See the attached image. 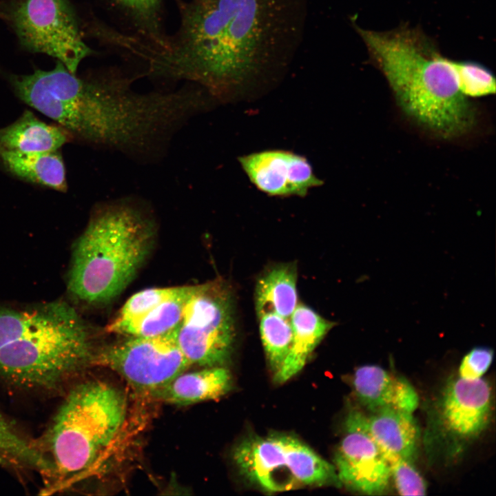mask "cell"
<instances>
[{
	"mask_svg": "<svg viewBox=\"0 0 496 496\" xmlns=\"http://www.w3.org/2000/svg\"><path fill=\"white\" fill-rule=\"evenodd\" d=\"M0 466L31 468L48 475L50 464L40 449L29 441L0 411Z\"/></svg>",
	"mask_w": 496,
	"mask_h": 496,
	"instance_id": "44dd1931",
	"label": "cell"
},
{
	"mask_svg": "<svg viewBox=\"0 0 496 496\" xmlns=\"http://www.w3.org/2000/svg\"><path fill=\"white\" fill-rule=\"evenodd\" d=\"M186 288L187 286L151 288L136 293L126 301L114 320L123 321L138 317L180 294Z\"/></svg>",
	"mask_w": 496,
	"mask_h": 496,
	"instance_id": "cb8c5ba5",
	"label": "cell"
},
{
	"mask_svg": "<svg viewBox=\"0 0 496 496\" xmlns=\"http://www.w3.org/2000/svg\"><path fill=\"white\" fill-rule=\"evenodd\" d=\"M233 459L242 476L269 492L341 485L333 464L289 435L249 437L237 445Z\"/></svg>",
	"mask_w": 496,
	"mask_h": 496,
	"instance_id": "8992f818",
	"label": "cell"
},
{
	"mask_svg": "<svg viewBox=\"0 0 496 496\" xmlns=\"http://www.w3.org/2000/svg\"><path fill=\"white\" fill-rule=\"evenodd\" d=\"M148 28L156 43L163 39L158 32V12L161 0H116Z\"/></svg>",
	"mask_w": 496,
	"mask_h": 496,
	"instance_id": "4316f807",
	"label": "cell"
},
{
	"mask_svg": "<svg viewBox=\"0 0 496 496\" xmlns=\"http://www.w3.org/2000/svg\"><path fill=\"white\" fill-rule=\"evenodd\" d=\"M0 18L24 48L56 58L73 74L92 53L68 0H6L0 3Z\"/></svg>",
	"mask_w": 496,
	"mask_h": 496,
	"instance_id": "ba28073f",
	"label": "cell"
},
{
	"mask_svg": "<svg viewBox=\"0 0 496 496\" xmlns=\"http://www.w3.org/2000/svg\"><path fill=\"white\" fill-rule=\"evenodd\" d=\"M0 161L19 178L61 192L67 190L65 165L58 150L33 153L0 150Z\"/></svg>",
	"mask_w": 496,
	"mask_h": 496,
	"instance_id": "d6986e66",
	"label": "cell"
},
{
	"mask_svg": "<svg viewBox=\"0 0 496 496\" xmlns=\"http://www.w3.org/2000/svg\"><path fill=\"white\" fill-rule=\"evenodd\" d=\"M249 181L269 196L304 197L324 184L304 156L284 149H268L239 156Z\"/></svg>",
	"mask_w": 496,
	"mask_h": 496,
	"instance_id": "7c38bea8",
	"label": "cell"
},
{
	"mask_svg": "<svg viewBox=\"0 0 496 496\" xmlns=\"http://www.w3.org/2000/svg\"><path fill=\"white\" fill-rule=\"evenodd\" d=\"M297 267L292 262L273 265L257 280L255 305L258 317L274 313L290 319L298 305Z\"/></svg>",
	"mask_w": 496,
	"mask_h": 496,
	"instance_id": "ac0fdd59",
	"label": "cell"
},
{
	"mask_svg": "<svg viewBox=\"0 0 496 496\" xmlns=\"http://www.w3.org/2000/svg\"><path fill=\"white\" fill-rule=\"evenodd\" d=\"M353 386L360 403L371 412L393 409L413 413L418 406L419 396L413 385L378 365L359 366Z\"/></svg>",
	"mask_w": 496,
	"mask_h": 496,
	"instance_id": "4fadbf2b",
	"label": "cell"
},
{
	"mask_svg": "<svg viewBox=\"0 0 496 496\" xmlns=\"http://www.w3.org/2000/svg\"><path fill=\"white\" fill-rule=\"evenodd\" d=\"M96 351L87 325L65 301L0 305V378L12 386L60 391L93 364Z\"/></svg>",
	"mask_w": 496,
	"mask_h": 496,
	"instance_id": "3957f363",
	"label": "cell"
},
{
	"mask_svg": "<svg viewBox=\"0 0 496 496\" xmlns=\"http://www.w3.org/2000/svg\"><path fill=\"white\" fill-rule=\"evenodd\" d=\"M258 318L262 342L274 374L281 367L291 348L293 329L290 319L274 313H265Z\"/></svg>",
	"mask_w": 496,
	"mask_h": 496,
	"instance_id": "7402d4cb",
	"label": "cell"
},
{
	"mask_svg": "<svg viewBox=\"0 0 496 496\" xmlns=\"http://www.w3.org/2000/svg\"><path fill=\"white\" fill-rule=\"evenodd\" d=\"M176 338L191 365L223 366L229 360L236 324L232 292L226 282L196 286L186 302Z\"/></svg>",
	"mask_w": 496,
	"mask_h": 496,
	"instance_id": "52a82bcc",
	"label": "cell"
},
{
	"mask_svg": "<svg viewBox=\"0 0 496 496\" xmlns=\"http://www.w3.org/2000/svg\"><path fill=\"white\" fill-rule=\"evenodd\" d=\"M402 110L446 139L470 132L475 114L460 91L452 59L420 28L408 24L387 31L365 30L351 20Z\"/></svg>",
	"mask_w": 496,
	"mask_h": 496,
	"instance_id": "7a4b0ae2",
	"label": "cell"
},
{
	"mask_svg": "<svg viewBox=\"0 0 496 496\" xmlns=\"http://www.w3.org/2000/svg\"><path fill=\"white\" fill-rule=\"evenodd\" d=\"M290 322L293 329L291 348L274 373V381L279 384L287 382L303 368L315 348L335 325L303 304L297 305Z\"/></svg>",
	"mask_w": 496,
	"mask_h": 496,
	"instance_id": "2e32d148",
	"label": "cell"
},
{
	"mask_svg": "<svg viewBox=\"0 0 496 496\" xmlns=\"http://www.w3.org/2000/svg\"><path fill=\"white\" fill-rule=\"evenodd\" d=\"M494 352L486 347H476L462 358L459 367V377L466 380L482 378L492 364Z\"/></svg>",
	"mask_w": 496,
	"mask_h": 496,
	"instance_id": "484cf974",
	"label": "cell"
},
{
	"mask_svg": "<svg viewBox=\"0 0 496 496\" xmlns=\"http://www.w3.org/2000/svg\"><path fill=\"white\" fill-rule=\"evenodd\" d=\"M413 460L404 458H393L387 461L391 478L401 495H424L426 494V483L412 463Z\"/></svg>",
	"mask_w": 496,
	"mask_h": 496,
	"instance_id": "d4e9b609",
	"label": "cell"
},
{
	"mask_svg": "<svg viewBox=\"0 0 496 496\" xmlns=\"http://www.w3.org/2000/svg\"><path fill=\"white\" fill-rule=\"evenodd\" d=\"M459 88L466 97H482L495 93V79L485 65L474 61H454Z\"/></svg>",
	"mask_w": 496,
	"mask_h": 496,
	"instance_id": "603a6c76",
	"label": "cell"
},
{
	"mask_svg": "<svg viewBox=\"0 0 496 496\" xmlns=\"http://www.w3.org/2000/svg\"><path fill=\"white\" fill-rule=\"evenodd\" d=\"M491 413L492 390L488 381L453 378L435 403L428 440L449 455L457 454L484 431Z\"/></svg>",
	"mask_w": 496,
	"mask_h": 496,
	"instance_id": "30bf717a",
	"label": "cell"
},
{
	"mask_svg": "<svg viewBox=\"0 0 496 496\" xmlns=\"http://www.w3.org/2000/svg\"><path fill=\"white\" fill-rule=\"evenodd\" d=\"M127 415L125 395L110 384L89 380L72 388L39 446L52 476L66 482L88 471L116 440Z\"/></svg>",
	"mask_w": 496,
	"mask_h": 496,
	"instance_id": "5b68a950",
	"label": "cell"
},
{
	"mask_svg": "<svg viewBox=\"0 0 496 496\" xmlns=\"http://www.w3.org/2000/svg\"><path fill=\"white\" fill-rule=\"evenodd\" d=\"M231 373L223 366L205 367L182 373L153 397L172 404L189 405L225 395L231 389Z\"/></svg>",
	"mask_w": 496,
	"mask_h": 496,
	"instance_id": "9a60e30c",
	"label": "cell"
},
{
	"mask_svg": "<svg viewBox=\"0 0 496 496\" xmlns=\"http://www.w3.org/2000/svg\"><path fill=\"white\" fill-rule=\"evenodd\" d=\"M364 415L355 410L348 413L333 466L341 485L362 494L380 495L389 485L390 469L365 428Z\"/></svg>",
	"mask_w": 496,
	"mask_h": 496,
	"instance_id": "8fae6325",
	"label": "cell"
},
{
	"mask_svg": "<svg viewBox=\"0 0 496 496\" xmlns=\"http://www.w3.org/2000/svg\"><path fill=\"white\" fill-rule=\"evenodd\" d=\"M176 1L177 39L147 57L149 70L220 100L277 79L303 41L309 0Z\"/></svg>",
	"mask_w": 496,
	"mask_h": 496,
	"instance_id": "6da1fadb",
	"label": "cell"
},
{
	"mask_svg": "<svg viewBox=\"0 0 496 496\" xmlns=\"http://www.w3.org/2000/svg\"><path fill=\"white\" fill-rule=\"evenodd\" d=\"M198 1H203V2H206V1H210V0H198Z\"/></svg>",
	"mask_w": 496,
	"mask_h": 496,
	"instance_id": "83f0119b",
	"label": "cell"
},
{
	"mask_svg": "<svg viewBox=\"0 0 496 496\" xmlns=\"http://www.w3.org/2000/svg\"><path fill=\"white\" fill-rule=\"evenodd\" d=\"M155 226L127 200L96 209L73 247L68 289L87 304L107 302L132 281L154 242Z\"/></svg>",
	"mask_w": 496,
	"mask_h": 496,
	"instance_id": "277c9868",
	"label": "cell"
},
{
	"mask_svg": "<svg viewBox=\"0 0 496 496\" xmlns=\"http://www.w3.org/2000/svg\"><path fill=\"white\" fill-rule=\"evenodd\" d=\"M60 125L47 124L25 110L12 124L0 129V150L33 153L56 151L72 140Z\"/></svg>",
	"mask_w": 496,
	"mask_h": 496,
	"instance_id": "e0dca14e",
	"label": "cell"
},
{
	"mask_svg": "<svg viewBox=\"0 0 496 496\" xmlns=\"http://www.w3.org/2000/svg\"><path fill=\"white\" fill-rule=\"evenodd\" d=\"M196 286H187L180 294L138 317L123 321L114 320L106 331L127 337H154L174 331L180 324L186 302Z\"/></svg>",
	"mask_w": 496,
	"mask_h": 496,
	"instance_id": "ffe728a7",
	"label": "cell"
},
{
	"mask_svg": "<svg viewBox=\"0 0 496 496\" xmlns=\"http://www.w3.org/2000/svg\"><path fill=\"white\" fill-rule=\"evenodd\" d=\"M176 329L154 337H128L96 351L93 364L115 371L137 393L153 397L191 366L177 343Z\"/></svg>",
	"mask_w": 496,
	"mask_h": 496,
	"instance_id": "9c48e42d",
	"label": "cell"
},
{
	"mask_svg": "<svg viewBox=\"0 0 496 496\" xmlns=\"http://www.w3.org/2000/svg\"><path fill=\"white\" fill-rule=\"evenodd\" d=\"M364 415V424L369 434L384 457L413 460L420 436V428L413 413L384 409Z\"/></svg>",
	"mask_w": 496,
	"mask_h": 496,
	"instance_id": "5bb4252c",
	"label": "cell"
}]
</instances>
